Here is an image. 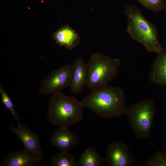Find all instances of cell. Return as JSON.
Returning <instances> with one entry per match:
<instances>
[{"label": "cell", "instance_id": "cell-1", "mask_svg": "<svg viewBox=\"0 0 166 166\" xmlns=\"http://www.w3.org/2000/svg\"><path fill=\"white\" fill-rule=\"evenodd\" d=\"M125 99L123 89L107 85L93 90L81 102L84 108L101 117L109 118L125 113Z\"/></svg>", "mask_w": 166, "mask_h": 166}, {"label": "cell", "instance_id": "cell-2", "mask_svg": "<svg viewBox=\"0 0 166 166\" xmlns=\"http://www.w3.org/2000/svg\"><path fill=\"white\" fill-rule=\"evenodd\" d=\"M84 108L81 102L74 97L67 96L61 91L52 94L47 116L52 124L68 128L83 119Z\"/></svg>", "mask_w": 166, "mask_h": 166}, {"label": "cell", "instance_id": "cell-3", "mask_svg": "<svg viewBox=\"0 0 166 166\" xmlns=\"http://www.w3.org/2000/svg\"><path fill=\"white\" fill-rule=\"evenodd\" d=\"M127 17L126 30L133 40L140 43L149 53L160 52L163 49L159 42L156 26L148 21L133 4L125 7Z\"/></svg>", "mask_w": 166, "mask_h": 166}, {"label": "cell", "instance_id": "cell-4", "mask_svg": "<svg viewBox=\"0 0 166 166\" xmlns=\"http://www.w3.org/2000/svg\"><path fill=\"white\" fill-rule=\"evenodd\" d=\"M120 60L112 59L97 52L92 54L86 63V86L92 90L108 85L117 76Z\"/></svg>", "mask_w": 166, "mask_h": 166}, {"label": "cell", "instance_id": "cell-5", "mask_svg": "<svg viewBox=\"0 0 166 166\" xmlns=\"http://www.w3.org/2000/svg\"><path fill=\"white\" fill-rule=\"evenodd\" d=\"M156 112L152 100L143 99L126 108L124 114L137 138H148Z\"/></svg>", "mask_w": 166, "mask_h": 166}, {"label": "cell", "instance_id": "cell-6", "mask_svg": "<svg viewBox=\"0 0 166 166\" xmlns=\"http://www.w3.org/2000/svg\"><path fill=\"white\" fill-rule=\"evenodd\" d=\"M73 70V65L67 64L53 70L42 80L38 94L40 95L52 94L69 87Z\"/></svg>", "mask_w": 166, "mask_h": 166}, {"label": "cell", "instance_id": "cell-7", "mask_svg": "<svg viewBox=\"0 0 166 166\" xmlns=\"http://www.w3.org/2000/svg\"><path fill=\"white\" fill-rule=\"evenodd\" d=\"M9 128L22 142L25 150L42 161L44 158L39 136L30 129L22 124L16 126L11 124Z\"/></svg>", "mask_w": 166, "mask_h": 166}, {"label": "cell", "instance_id": "cell-8", "mask_svg": "<svg viewBox=\"0 0 166 166\" xmlns=\"http://www.w3.org/2000/svg\"><path fill=\"white\" fill-rule=\"evenodd\" d=\"M105 158L108 166H131L134 160L128 145L118 141L109 144Z\"/></svg>", "mask_w": 166, "mask_h": 166}, {"label": "cell", "instance_id": "cell-9", "mask_svg": "<svg viewBox=\"0 0 166 166\" xmlns=\"http://www.w3.org/2000/svg\"><path fill=\"white\" fill-rule=\"evenodd\" d=\"M49 140L61 151L68 152L77 145L79 138L75 133L67 128L60 127L54 130L50 136Z\"/></svg>", "mask_w": 166, "mask_h": 166}, {"label": "cell", "instance_id": "cell-10", "mask_svg": "<svg viewBox=\"0 0 166 166\" xmlns=\"http://www.w3.org/2000/svg\"><path fill=\"white\" fill-rule=\"evenodd\" d=\"M42 161L24 150H15L8 152L1 164L4 166H32Z\"/></svg>", "mask_w": 166, "mask_h": 166}, {"label": "cell", "instance_id": "cell-11", "mask_svg": "<svg viewBox=\"0 0 166 166\" xmlns=\"http://www.w3.org/2000/svg\"><path fill=\"white\" fill-rule=\"evenodd\" d=\"M157 54L149 73V80L152 83L166 87V47Z\"/></svg>", "mask_w": 166, "mask_h": 166}, {"label": "cell", "instance_id": "cell-12", "mask_svg": "<svg viewBox=\"0 0 166 166\" xmlns=\"http://www.w3.org/2000/svg\"><path fill=\"white\" fill-rule=\"evenodd\" d=\"M73 65V72L69 87L73 94H77L82 91L86 85V63L79 57L76 59Z\"/></svg>", "mask_w": 166, "mask_h": 166}, {"label": "cell", "instance_id": "cell-13", "mask_svg": "<svg viewBox=\"0 0 166 166\" xmlns=\"http://www.w3.org/2000/svg\"><path fill=\"white\" fill-rule=\"evenodd\" d=\"M53 37L57 44L68 49L75 48L81 41L78 34L68 25L61 27L54 33Z\"/></svg>", "mask_w": 166, "mask_h": 166}, {"label": "cell", "instance_id": "cell-14", "mask_svg": "<svg viewBox=\"0 0 166 166\" xmlns=\"http://www.w3.org/2000/svg\"><path fill=\"white\" fill-rule=\"evenodd\" d=\"M105 162V158L91 147L87 148L81 153L77 161V166H101Z\"/></svg>", "mask_w": 166, "mask_h": 166}, {"label": "cell", "instance_id": "cell-15", "mask_svg": "<svg viewBox=\"0 0 166 166\" xmlns=\"http://www.w3.org/2000/svg\"><path fill=\"white\" fill-rule=\"evenodd\" d=\"M51 164L53 166H77L75 156L62 151L53 156Z\"/></svg>", "mask_w": 166, "mask_h": 166}, {"label": "cell", "instance_id": "cell-16", "mask_svg": "<svg viewBox=\"0 0 166 166\" xmlns=\"http://www.w3.org/2000/svg\"><path fill=\"white\" fill-rule=\"evenodd\" d=\"M0 93L1 97V102L6 108L11 112L14 118L17 121L18 125L21 124L19 121V117L18 114L16 112L14 105L10 96L5 90L2 84H0Z\"/></svg>", "mask_w": 166, "mask_h": 166}, {"label": "cell", "instance_id": "cell-17", "mask_svg": "<svg viewBox=\"0 0 166 166\" xmlns=\"http://www.w3.org/2000/svg\"><path fill=\"white\" fill-rule=\"evenodd\" d=\"M148 10L155 12L164 10L166 4L164 0H136Z\"/></svg>", "mask_w": 166, "mask_h": 166}, {"label": "cell", "instance_id": "cell-18", "mask_svg": "<svg viewBox=\"0 0 166 166\" xmlns=\"http://www.w3.org/2000/svg\"><path fill=\"white\" fill-rule=\"evenodd\" d=\"M145 166H166V153L160 151L144 162Z\"/></svg>", "mask_w": 166, "mask_h": 166}, {"label": "cell", "instance_id": "cell-19", "mask_svg": "<svg viewBox=\"0 0 166 166\" xmlns=\"http://www.w3.org/2000/svg\"><path fill=\"white\" fill-rule=\"evenodd\" d=\"M165 1H166V0H164Z\"/></svg>", "mask_w": 166, "mask_h": 166}, {"label": "cell", "instance_id": "cell-20", "mask_svg": "<svg viewBox=\"0 0 166 166\" xmlns=\"http://www.w3.org/2000/svg\"></svg>", "mask_w": 166, "mask_h": 166}]
</instances>
